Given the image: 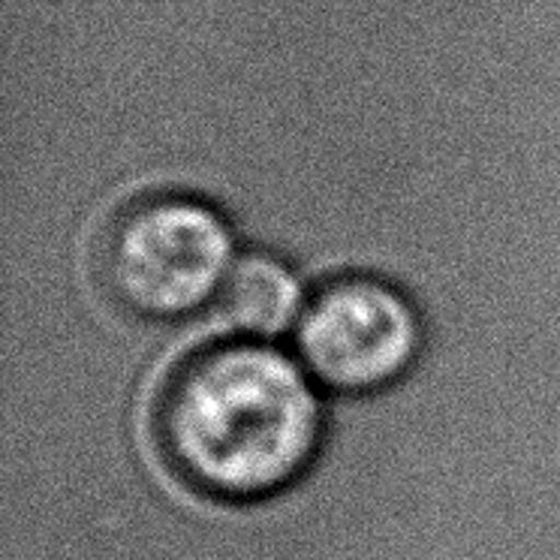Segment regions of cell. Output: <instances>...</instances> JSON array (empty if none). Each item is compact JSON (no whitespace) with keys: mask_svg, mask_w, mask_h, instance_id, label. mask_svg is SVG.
I'll list each match as a JSON object with an SVG mask.
<instances>
[{"mask_svg":"<svg viewBox=\"0 0 560 560\" xmlns=\"http://www.w3.org/2000/svg\"><path fill=\"white\" fill-rule=\"evenodd\" d=\"M323 407L302 362L262 341L206 350L175 374L160 407L172 467L223 500L275 494L305 474Z\"/></svg>","mask_w":560,"mask_h":560,"instance_id":"6da1fadb","label":"cell"},{"mask_svg":"<svg viewBox=\"0 0 560 560\" xmlns=\"http://www.w3.org/2000/svg\"><path fill=\"white\" fill-rule=\"evenodd\" d=\"M230 223L194 196H158L124 214L106 242V280L124 307L151 319L218 302L235 266Z\"/></svg>","mask_w":560,"mask_h":560,"instance_id":"7a4b0ae2","label":"cell"},{"mask_svg":"<svg viewBox=\"0 0 560 560\" xmlns=\"http://www.w3.org/2000/svg\"><path fill=\"white\" fill-rule=\"evenodd\" d=\"M419 347L422 326L413 305L374 278L331 280L295 326V353L311 380L347 395L395 383Z\"/></svg>","mask_w":560,"mask_h":560,"instance_id":"3957f363","label":"cell"},{"mask_svg":"<svg viewBox=\"0 0 560 560\" xmlns=\"http://www.w3.org/2000/svg\"><path fill=\"white\" fill-rule=\"evenodd\" d=\"M218 302L223 317L256 341L295 331L307 307L293 271L268 254L238 256Z\"/></svg>","mask_w":560,"mask_h":560,"instance_id":"277c9868","label":"cell"}]
</instances>
